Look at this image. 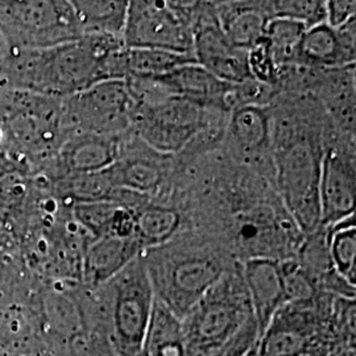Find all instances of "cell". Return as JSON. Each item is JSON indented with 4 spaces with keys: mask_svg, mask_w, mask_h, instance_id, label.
Segmentation results:
<instances>
[{
    "mask_svg": "<svg viewBox=\"0 0 356 356\" xmlns=\"http://www.w3.org/2000/svg\"><path fill=\"white\" fill-rule=\"evenodd\" d=\"M269 110L273 184L306 236L321 227L319 178L332 123L318 99L306 92H279Z\"/></svg>",
    "mask_w": 356,
    "mask_h": 356,
    "instance_id": "6da1fadb",
    "label": "cell"
},
{
    "mask_svg": "<svg viewBox=\"0 0 356 356\" xmlns=\"http://www.w3.org/2000/svg\"><path fill=\"white\" fill-rule=\"evenodd\" d=\"M122 38H83L47 49L11 51L0 65V88L66 98L108 79H124Z\"/></svg>",
    "mask_w": 356,
    "mask_h": 356,
    "instance_id": "7a4b0ae2",
    "label": "cell"
},
{
    "mask_svg": "<svg viewBox=\"0 0 356 356\" xmlns=\"http://www.w3.org/2000/svg\"><path fill=\"white\" fill-rule=\"evenodd\" d=\"M154 297L182 317L236 260L204 235L186 229L143 252Z\"/></svg>",
    "mask_w": 356,
    "mask_h": 356,
    "instance_id": "3957f363",
    "label": "cell"
},
{
    "mask_svg": "<svg viewBox=\"0 0 356 356\" xmlns=\"http://www.w3.org/2000/svg\"><path fill=\"white\" fill-rule=\"evenodd\" d=\"M254 317L236 261L182 317L188 356H213Z\"/></svg>",
    "mask_w": 356,
    "mask_h": 356,
    "instance_id": "277c9868",
    "label": "cell"
},
{
    "mask_svg": "<svg viewBox=\"0 0 356 356\" xmlns=\"http://www.w3.org/2000/svg\"><path fill=\"white\" fill-rule=\"evenodd\" d=\"M108 312L110 341L118 356L140 355L154 293L143 254L114 279L90 288Z\"/></svg>",
    "mask_w": 356,
    "mask_h": 356,
    "instance_id": "5b68a950",
    "label": "cell"
},
{
    "mask_svg": "<svg viewBox=\"0 0 356 356\" xmlns=\"http://www.w3.org/2000/svg\"><path fill=\"white\" fill-rule=\"evenodd\" d=\"M229 115L179 97H166L149 104H138L131 131L154 151L178 154L198 135L225 127Z\"/></svg>",
    "mask_w": 356,
    "mask_h": 356,
    "instance_id": "8992f818",
    "label": "cell"
},
{
    "mask_svg": "<svg viewBox=\"0 0 356 356\" xmlns=\"http://www.w3.org/2000/svg\"><path fill=\"white\" fill-rule=\"evenodd\" d=\"M0 35L10 51L47 49L82 38L67 0H0Z\"/></svg>",
    "mask_w": 356,
    "mask_h": 356,
    "instance_id": "52a82bcc",
    "label": "cell"
},
{
    "mask_svg": "<svg viewBox=\"0 0 356 356\" xmlns=\"http://www.w3.org/2000/svg\"><path fill=\"white\" fill-rule=\"evenodd\" d=\"M198 1H128L123 44L127 48L193 56L191 26ZM194 57V56H193Z\"/></svg>",
    "mask_w": 356,
    "mask_h": 356,
    "instance_id": "ba28073f",
    "label": "cell"
},
{
    "mask_svg": "<svg viewBox=\"0 0 356 356\" xmlns=\"http://www.w3.org/2000/svg\"><path fill=\"white\" fill-rule=\"evenodd\" d=\"M138 103L124 79L102 81L63 99L65 131L120 136L131 131Z\"/></svg>",
    "mask_w": 356,
    "mask_h": 356,
    "instance_id": "9c48e42d",
    "label": "cell"
},
{
    "mask_svg": "<svg viewBox=\"0 0 356 356\" xmlns=\"http://www.w3.org/2000/svg\"><path fill=\"white\" fill-rule=\"evenodd\" d=\"M175 154H163L148 147L132 131L120 140L114 164L106 169L116 189L163 198L170 189Z\"/></svg>",
    "mask_w": 356,
    "mask_h": 356,
    "instance_id": "30bf717a",
    "label": "cell"
},
{
    "mask_svg": "<svg viewBox=\"0 0 356 356\" xmlns=\"http://www.w3.org/2000/svg\"><path fill=\"white\" fill-rule=\"evenodd\" d=\"M355 136L338 135L326 145L319 178L323 227L355 214Z\"/></svg>",
    "mask_w": 356,
    "mask_h": 356,
    "instance_id": "8fae6325",
    "label": "cell"
},
{
    "mask_svg": "<svg viewBox=\"0 0 356 356\" xmlns=\"http://www.w3.org/2000/svg\"><path fill=\"white\" fill-rule=\"evenodd\" d=\"M223 151L239 165L273 181L269 106H241L229 113L222 141Z\"/></svg>",
    "mask_w": 356,
    "mask_h": 356,
    "instance_id": "7c38bea8",
    "label": "cell"
},
{
    "mask_svg": "<svg viewBox=\"0 0 356 356\" xmlns=\"http://www.w3.org/2000/svg\"><path fill=\"white\" fill-rule=\"evenodd\" d=\"M191 33L193 56L197 65L229 83H242L251 78L247 51L234 47L223 33L216 17L214 1H198Z\"/></svg>",
    "mask_w": 356,
    "mask_h": 356,
    "instance_id": "4fadbf2b",
    "label": "cell"
},
{
    "mask_svg": "<svg viewBox=\"0 0 356 356\" xmlns=\"http://www.w3.org/2000/svg\"><path fill=\"white\" fill-rule=\"evenodd\" d=\"M122 136L73 134L65 139L53 160L38 176L56 179L102 172L114 164L119 154Z\"/></svg>",
    "mask_w": 356,
    "mask_h": 356,
    "instance_id": "5bb4252c",
    "label": "cell"
},
{
    "mask_svg": "<svg viewBox=\"0 0 356 356\" xmlns=\"http://www.w3.org/2000/svg\"><path fill=\"white\" fill-rule=\"evenodd\" d=\"M356 19L334 29L327 23L306 28L292 64L329 70L355 65Z\"/></svg>",
    "mask_w": 356,
    "mask_h": 356,
    "instance_id": "9a60e30c",
    "label": "cell"
},
{
    "mask_svg": "<svg viewBox=\"0 0 356 356\" xmlns=\"http://www.w3.org/2000/svg\"><path fill=\"white\" fill-rule=\"evenodd\" d=\"M314 301L281 306L259 339V356H312Z\"/></svg>",
    "mask_w": 356,
    "mask_h": 356,
    "instance_id": "2e32d148",
    "label": "cell"
},
{
    "mask_svg": "<svg viewBox=\"0 0 356 356\" xmlns=\"http://www.w3.org/2000/svg\"><path fill=\"white\" fill-rule=\"evenodd\" d=\"M152 78L169 95L188 99L207 108L229 114L238 107L236 83L216 78L200 65H184L166 74Z\"/></svg>",
    "mask_w": 356,
    "mask_h": 356,
    "instance_id": "e0dca14e",
    "label": "cell"
},
{
    "mask_svg": "<svg viewBox=\"0 0 356 356\" xmlns=\"http://www.w3.org/2000/svg\"><path fill=\"white\" fill-rule=\"evenodd\" d=\"M241 267L254 322L261 337L275 314L285 304L280 261L269 257H254L242 261Z\"/></svg>",
    "mask_w": 356,
    "mask_h": 356,
    "instance_id": "ac0fdd59",
    "label": "cell"
},
{
    "mask_svg": "<svg viewBox=\"0 0 356 356\" xmlns=\"http://www.w3.org/2000/svg\"><path fill=\"white\" fill-rule=\"evenodd\" d=\"M141 254L143 250L136 238L114 235L95 238L82 257L81 282L86 288L101 286Z\"/></svg>",
    "mask_w": 356,
    "mask_h": 356,
    "instance_id": "d6986e66",
    "label": "cell"
},
{
    "mask_svg": "<svg viewBox=\"0 0 356 356\" xmlns=\"http://www.w3.org/2000/svg\"><path fill=\"white\" fill-rule=\"evenodd\" d=\"M214 8L219 26L234 47L248 51L264 38L270 20L268 1H214Z\"/></svg>",
    "mask_w": 356,
    "mask_h": 356,
    "instance_id": "ffe728a7",
    "label": "cell"
},
{
    "mask_svg": "<svg viewBox=\"0 0 356 356\" xmlns=\"http://www.w3.org/2000/svg\"><path fill=\"white\" fill-rule=\"evenodd\" d=\"M135 213V238L143 252L164 245L186 231V220L169 198H149Z\"/></svg>",
    "mask_w": 356,
    "mask_h": 356,
    "instance_id": "44dd1931",
    "label": "cell"
},
{
    "mask_svg": "<svg viewBox=\"0 0 356 356\" xmlns=\"http://www.w3.org/2000/svg\"><path fill=\"white\" fill-rule=\"evenodd\" d=\"M139 356H188L182 319L156 297Z\"/></svg>",
    "mask_w": 356,
    "mask_h": 356,
    "instance_id": "7402d4cb",
    "label": "cell"
},
{
    "mask_svg": "<svg viewBox=\"0 0 356 356\" xmlns=\"http://www.w3.org/2000/svg\"><path fill=\"white\" fill-rule=\"evenodd\" d=\"M76 22L83 36L122 38L127 19L124 0H72Z\"/></svg>",
    "mask_w": 356,
    "mask_h": 356,
    "instance_id": "603a6c76",
    "label": "cell"
},
{
    "mask_svg": "<svg viewBox=\"0 0 356 356\" xmlns=\"http://www.w3.org/2000/svg\"><path fill=\"white\" fill-rule=\"evenodd\" d=\"M327 229V248L335 272L350 285H356L355 214L331 225Z\"/></svg>",
    "mask_w": 356,
    "mask_h": 356,
    "instance_id": "cb8c5ba5",
    "label": "cell"
},
{
    "mask_svg": "<svg viewBox=\"0 0 356 356\" xmlns=\"http://www.w3.org/2000/svg\"><path fill=\"white\" fill-rule=\"evenodd\" d=\"M126 78L127 76H163L179 66L197 64L191 54L144 48H127L124 51Z\"/></svg>",
    "mask_w": 356,
    "mask_h": 356,
    "instance_id": "d4e9b609",
    "label": "cell"
},
{
    "mask_svg": "<svg viewBox=\"0 0 356 356\" xmlns=\"http://www.w3.org/2000/svg\"><path fill=\"white\" fill-rule=\"evenodd\" d=\"M306 26L289 19H272L266 28V38L279 69L292 64L298 42ZM280 73V72H279Z\"/></svg>",
    "mask_w": 356,
    "mask_h": 356,
    "instance_id": "484cf974",
    "label": "cell"
},
{
    "mask_svg": "<svg viewBox=\"0 0 356 356\" xmlns=\"http://www.w3.org/2000/svg\"><path fill=\"white\" fill-rule=\"evenodd\" d=\"M279 261L285 304H306L314 301L321 292L300 261L296 257Z\"/></svg>",
    "mask_w": 356,
    "mask_h": 356,
    "instance_id": "4316f807",
    "label": "cell"
},
{
    "mask_svg": "<svg viewBox=\"0 0 356 356\" xmlns=\"http://www.w3.org/2000/svg\"><path fill=\"white\" fill-rule=\"evenodd\" d=\"M268 13L272 19H289L306 28L326 23V1L322 0H268Z\"/></svg>",
    "mask_w": 356,
    "mask_h": 356,
    "instance_id": "83f0119b",
    "label": "cell"
},
{
    "mask_svg": "<svg viewBox=\"0 0 356 356\" xmlns=\"http://www.w3.org/2000/svg\"><path fill=\"white\" fill-rule=\"evenodd\" d=\"M247 64L251 78L277 90L276 86L280 69L273 58L270 45L266 36L259 40L251 49L247 51Z\"/></svg>",
    "mask_w": 356,
    "mask_h": 356,
    "instance_id": "f1b7e54d",
    "label": "cell"
},
{
    "mask_svg": "<svg viewBox=\"0 0 356 356\" xmlns=\"http://www.w3.org/2000/svg\"><path fill=\"white\" fill-rule=\"evenodd\" d=\"M260 335L257 330V325L252 317L248 319L242 329L238 331L227 343L225 344L219 351L213 356H244L250 350H252L259 343Z\"/></svg>",
    "mask_w": 356,
    "mask_h": 356,
    "instance_id": "f546056e",
    "label": "cell"
},
{
    "mask_svg": "<svg viewBox=\"0 0 356 356\" xmlns=\"http://www.w3.org/2000/svg\"><path fill=\"white\" fill-rule=\"evenodd\" d=\"M356 3L354 0H327L326 1V23L338 29L353 19H356Z\"/></svg>",
    "mask_w": 356,
    "mask_h": 356,
    "instance_id": "4dcf8cb0",
    "label": "cell"
},
{
    "mask_svg": "<svg viewBox=\"0 0 356 356\" xmlns=\"http://www.w3.org/2000/svg\"><path fill=\"white\" fill-rule=\"evenodd\" d=\"M10 51H10L8 45H7V42L4 41V38L0 35V65L6 61V58L8 57Z\"/></svg>",
    "mask_w": 356,
    "mask_h": 356,
    "instance_id": "1f68e13d",
    "label": "cell"
},
{
    "mask_svg": "<svg viewBox=\"0 0 356 356\" xmlns=\"http://www.w3.org/2000/svg\"><path fill=\"white\" fill-rule=\"evenodd\" d=\"M244 356H259V354H257V344L254 346L252 350H250V351H248V353H247Z\"/></svg>",
    "mask_w": 356,
    "mask_h": 356,
    "instance_id": "d6a6232c",
    "label": "cell"
},
{
    "mask_svg": "<svg viewBox=\"0 0 356 356\" xmlns=\"http://www.w3.org/2000/svg\"><path fill=\"white\" fill-rule=\"evenodd\" d=\"M341 356H344V355H341ZM348 356H350V355H348Z\"/></svg>",
    "mask_w": 356,
    "mask_h": 356,
    "instance_id": "836d02e7",
    "label": "cell"
},
{
    "mask_svg": "<svg viewBox=\"0 0 356 356\" xmlns=\"http://www.w3.org/2000/svg\"><path fill=\"white\" fill-rule=\"evenodd\" d=\"M306 356H309V355H306Z\"/></svg>",
    "mask_w": 356,
    "mask_h": 356,
    "instance_id": "e575fe53",
    "label": "cell"
}]
</instances>
